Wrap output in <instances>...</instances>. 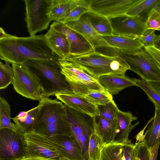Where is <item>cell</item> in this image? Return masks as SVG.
<instances>
[{"label": "cell", "instance_id": "obj_1", "mask_svg": "<svg viewBox=\"0 0 160 160\" xmlns=\"http://www.w3.org/2000/svg\"><path fill=\"white\" fill-rule=\"evenodd\" d=\"M0 58L12 64L31 59L58 62L59 59L50 48L43 34L28 37L12 35L0 40Z\"/></svg>", "mask_w": 160, "mask_h": 160}, {"label": "cell", "instance_id": "obj_2", "mask_svg": "<svg viewBox=\"0 0 160 160\" xmlns=\"http://www.w3.org/2000/svg\"><path fill=\"white\" fill-rule=\"evenodd\" d=\"M39 102L41 107L32 132L50 138L73 137L63 103L48 97H43Z\"/></svg>", "mask_w": 160, "mask_h": 160}, {"label": "cell", "instance_id": "obj_3", "mask_svg": "<svg viewBox=\"0 0 160 160\" xmlns=\"http://www.w3.org/2000/svg\"><path fill=\"white\" fill-rule=\"evenodd\" d=\"M24 63L38 80L43 97L49 98L58 94L74 93L62 72L58 62L31 59Z\"/></svg>", "mask_w": 160, "mask_h": 160}, {"label": "cell", "instance_id": "obj_4", "mask_svg": "<svg viewBox=\"0 0 160 160\" xmlns=\"http://www.w3.org/2000/svg\"><path fill=\"white\" fill-rule=\"evenodd\" d=\"M66 59L80 65L98 78L106 75H125L130 69L126 61L120 55H109L97 51Z\"/></svg>", "mask_w": 160, "mask_h": 160}, {"label": "cell", "instance_id": "obj_5", "mask_svg": "<svg viewBox=\"0 0 160 160\" xmlns=\"http://www.w3.org/2000/svg\"><path fill=\"white\" fill-rule=\"evenodd\" d=\"M62 72L70 85L74 93L84 97L92 92L105 90L98 78L80 65L68 59H59Z\"/></svg>", "mask_w": 160, "mask_h": 160}, {"label": "cell", "instance_id": "obj_6", "mask_svg": "<svg viewBox=\"0 0 160 160\" xmlns=\"http://www.w3.org/2000/svg\"><path fill=\"white\" fill-rule=\"evenodd\" d=\"M64 106L72 135L80 147L84 160H88L89 138L94 132L93 117Z\"/></svg>", "mask_w": 160, "mask_h": 160}, {"label": "cell", "instance_id": "obj_7", "mask_svg": "<svg viewBox=\"0 0 160 160\" xmlns=\"http://www.w3.org/2000/svg\"><path fill=\"white\" fill-rule=\"evenodd\" d=\"M52 0H24L25 21L30 36L48 28L52 21L48 13Z\"/></svg>", "mask_w": 160, "mask_h": 160}, {"label": "cell", "instance_id": "obj_8", "mask_svg": "<svg viewBox=\"0 0 160 160\" xmlns=\"http://www.w3.org/2000/svg\"><path fill=\"white\" fill-rule=\"evenodd\" d=\"M24 135L26 146L24 159L60 160L61 156L50 138L33 132Z\"/></svg>", "mask_w": 160, "mask_h": 160}, {"label": "cell", "instance_id": "obj_9", "mask_svg": "<svg viewBox=\"0 0 160 160\" xmlns=\"http://www.w3.org/2000/svg\"><path fill=\"white\" fill-rule=\"evenodd\" d=\"M14 76L12 82L17 92L27 98L40 101L43 98L37 78L24 63L12 64Z\"/></svg>", "mask_w": 160, "mask_h": 160}, {"label": "cell", "instance_id": "obj_10", "mask_svg": "<svg viewBox=\"0 0 160 160\" xmlns=\"http://www.w3.org/2000/svg\"><path fill=\"white\" fill-rule=\"evenodd\" d=\"M129 65L130 70L147 81H160V68L152 60L143 48L128 54L119 55Z\"/></svg>", "mask_w": 160, "mask_h": 160}, {"label": "cell", "instance_id": "obj_11", "mask_svg": "<svg viewBox=\"0 0 160 160\" xmlns=\"http://www.w3.org/2000/svg\"><path fill=\"white\" fill-rule=\"evenodd\" d=\"M26 147L24 134L18 130H0V160H23Z\"/></svg>", "mask_w": 160, "mask_h": 160}, {"label": "cell", "instance_id": "obj_12", "mask_svg": "<svg viewBox=\"0 0 160 160\" xmlns=\"http://www.w3.org/2000/svg\"><path fill=\"white\" fill-rule=\"evenodd\" d=\"M146 19L140 15L130 16L124 14L108 19L113 35L138 38L147 29Z\"/></svg>", "mask_w": 160, "mask_h": 160}, {"label": "cell", "instance_id": "obj_13", "mask_svg": "<svg viewBox=\"0 0 160 160\" xmlns=\"http://www.w3.org/2000/svg\"><path fill=\"white\" fill-rule=\"evenodd\" d=\"M141 0H91L89 11L108 19L125 14Z\"/></svg>", "mask_w": 160, "mask_h": 160}, {"label": "cell", "instance_id": "obj_14", "mask_svg": "<svg viewBox=\"0 0 160 160\" xmlns=\"http://www.w3.org/2000/svg\"><path fill=\"white\" fill-rule=\"evenodd\" d=\"M69 27L78 32L92 45L96 51L99 48L107 49L118 54L120 52L110 46L105 40L103 36L98 32L91 25L85 14L77 21L65 23Z\"/></svg>", "mask_w": 160, "mask_h": 160}, {"label": "cell", "instance_id": "obj_15", "mask_svg": "<svg viewBox=\"0 0 160 160\" xmlns=\"http://www.w3.org/2000/svg\"><path fill=\"white\" fill-rule=\"evenodd\" d=\"M50 27L66 35L69 44L70 56H82L96 51L86 38L65 23L55 21Z\"/></svg>", "mask_w": 160, "mask_h": 160}, {"label": "cell", "instance_id": "obj_16", "mask_svg": "<svg viewBox=\"0 0 160 160\" xmlns=\"http://www.w3.org/2000/svg\"><path fill=\"white\" fill-rule=\"evenodd\" d=\"M57 99L68 107L92 117L99 116L97 105L88 100L84 97L75 93L58 94Z\"/></svg>", "mask_w": 160, "mask_h": 160}, {"label": "cell", "instance_id": "obj_17", "mask_svg": "<svg viewBox=\"0 0 160 160\" xmlns=\"http://www.w3.org/2000/svg\"><path fill=\"white\" fill-rule=\"evenodd\" d=\"M93 122L94 133L101 139L104 145L114 141L119 132L117 118L109 120L97 116L93 117Z\"/></svg>", "mask_w": 160, "mask_h": 160}, {"label": "cell", "instance_id": "obj_18", "mask_svg": "<svg viewBox=\"0 0 160 160\" xmlns=\"http://www.w3.org/2000/svg\"><path fill=\"white\" fill-rule=\"evenodd\" d=\"M44 36L50 48L59 58L64 59L70 57L69 44L65 34L50 27Z\"/></svg>", "mask_w": 160, "mask_h": 160}, {"label": "cell", "instance_id": "obj_19", "mask_svg": "<svg viewBox=\"0 0 160 160\" xmlns=\"http://www.w3.org/2000/svg\"><path fill=\"white\" fill-rule=\"evenodd\" d=\"M58 149L61 158L84 160L80 147L72 137L61 136L50 138Z\"/></svg>", "mask_w": 160, "mask_h": 160}, {"label": "cell", "instance_id": "obj_20", "mask_svg": "<svg viewBox=\"0 0 160 160\" xmlns=\"http://www.w3.org/2000/svg\"><path fill=\"white\" fill-rule=\"evenodd\" d=\"M98 80L103 88L112 96L117 94L126 88L136 86L134 78H130L125 75H104L99 77Z\"/></svg>", "mask_w": 160, "mask_h": 160}, {"label": "cell", "instance_id": "obj_21", "mask_svg": "<svg viewBox=\"0 0 160 160\" xmlns=\"http://www.w3.org/2000/svg\"><path fill=\"white\" fill-rule=\"evenodd\" d=\"M103 37L110 46L122 54L132 53L141 50L144 47L138 37L114 35Z\"/></svg>", "mask_w": 160, "mask_h": 160}, {"label": "cell", "instance_id": "obj_22", "mask_svg": "<svg viewBox=\"0 0 160 160\" xmlns=\"http://www.w3.org/2000/svg\"><path fill=\"white\" fill-rule=\"evenodd\" d=\"M117 118L119 125V132L113 141L123 144L129 141V134L139 122L132 125V122L137 120V117L133 116L130 112H124L119 110L118 112Z\"/></svg>", "mask_w": 160, "mask_h": 160}, {"label": "cell", "instance_id": "obj_23", "mask_svg": "<svg viewBox=\"0 0 160 160\" xmlns=\"http://www.w3.org/2000/svg\"><path fill=\"white\" fill-rule=\"evenodd\" d=\"M41 104L27 111H21L12 118L17 128L24 134L32 132Z\"/></svg>", "mask_w": 160, "mask_h": 160}, {"label": "cell", "instance_id": "obj_24", "mask_svg": "<svg viewBox=\"0 0 160 160\" xmlns=\"http://www.w3.org/2000/svg\"><path fill=\"white\" fill-rule=\"evenodd\" d=\"M78 0H52L48 15L52 20L61 22L76 7Z\"/></svg>", "mask_w": 160, "mask_h": 160}, {"label": "cell", "instance_id": "obj_25", "mask_svg": "<svg viewBox=\"0 0 160 160\" xmlns=\"http://www.w3.org/2000/svg\"><path fill=\"white\" fill-rule=\"evenodd\" d=\"M152 122L148 127L144 135L142 136L139 133L140 138L137 137L136 139L143 140L148 148L153 147L156 142L160 128V110L155 108L154 116Z\"/></svg>", "mask_w": 160, "mask_h": 160}, {"label": "cell", "instance_id": "obj_26", "mask_svg": "<svg viewBox=\"0 0 160 160\" xmlns=\"http://www.w3.org/2000/svg\"><path fill=\"white\" fill-rule=\"evenodd\" d=\"M94 29L102 36L113 35V30L109 19L91 11L85 13Z\"/></svg>", "mask_w": 160, "mask_h": 160}, {"label": "cell", "instance_id": "obj_27", "mask_svg": "<svg viewBox=\"0 0 160 160\" xmlns=\"http://www.w3.org/2000/svg\"><path fill=\"white\" fill-rule=\"evenodd\" d=\"M10 106L3 98L0 97V130L7 128L17 131L15 124L11 122Z\"/></svg>", "mask_w": 160, "mask_h": 160}, {"label": "cell", "instance_id": "obj_28", "mask_svg": "<svg viewBox=\"0 0 160 160\" xmlns=\"http://www.w3.org/2000/svg\"><path fill=\"white\" fill-rule=\"evenodd\" d=\"M122 144L113 141L104 146L99 160H121Z\"/></svg>", "mask_w": 160, "mask_h": 160}, {"label": "cell", "instance_id": "obj_29", "mask_svg": "<svg viewBox=\"0 0 160 160\" xmlns=\"http://www.w3.org/2000/svg\"><path fill=\"white\" fill-rule=\"evenodd\" d=\"M91 0H78L77 5L60 22L66 23L78 20L81 17L89 11Z\"/></svg>", "mask_w": 160, "mask_h": 160}, {"label": "cell", "instance_id": "obj_30", "mask_svg": "<svg viewBox=\"0 0 160 160\" xmlns=\"http://www.w3.org/2000/svg\"><path fill=\"white\" fill-rule=\"evenodd\" d=\"M104 146L101 139L94 132H92L89 138L88 160H99Z\"/></svg>", "mask_w": 160, "mask_h": 160}, {"label": "cell", "instance_id": "obj_31", "mask_svg": "<svg viewBox=\"0 0 160 160\" xmlns=\"http://www.w3.org/2000/svg\"><path fill=\"white\" fill-rule=\"evenodd\" d=\"M160 1V0H141L125 14L130 16H135L140 15L143 12L148 13Z\"/></svg>", "mask_w": 160, "mask_h": 160}, {"label": "cell", "instance_id": "obj_32", "mask_svg": "<svg viewBox=\"0 0 160 160\" xmlns=\"http://www.w3.org/2000/svg\"><path fill=\"white\" fill-rule=\"evenodd\" d=\"M136 86L143 90L149 99L155 105V108L160 110V94L152 89L147 82L142 79L134 78Z\"/></svg>", "mask_w": 160, "mask_h": 160}, {"label": "cell", "instance_id": "obj_33", "mask_svg": "<svg viewBox=\"0 0 160 160\" xmlns=\"http://www.w3.org/2000/svg\"><path fill=\"white\" fill-rule=\"evenodd\" d=\"M9 63L0 62V89H4L12 83L14 76L13 69Z\"/></svg>", "mask_w": 160, "mask_h": 160}, {"label": "cell", "instance_id": "obj_34", "mask_svg": "<svg viewBox=\"0 0 160 160\" xmlns=\"http://www.w3.org/2000/svg\"><path fill=\"white\" fill-rule=\"evenodd\" d=\"M84 97L96 105H104L113 100L112 96L106 90L91 92Z\"/></svg>", "mask_w": 160, "mask_h": 160}, {"label": "cell", "instance_id": "obj_35", "mask_svg": "<svg viewBox=\"0 0 160 160\" xmlns=\"http://www.w3.org/2000/svg\"><path fill=\"white\" fill-rule=\"evenodd\" d=\"M97 106L99 116L101 117L109 120H113L117 118L119 109L113 100L105 105Z\"/></svg>", "mask_w": 160, "mask_h": 160}, {"label": "cell", "instance_id": "obj_36", "mask_svg": "<svg viewBox=\"0 0 160 160\" xmlns=\"http://www.w3.org/2000/svg\"><path fill=\"white\" fill-rule=\"evenodd\" d=\"M121 160H138L137 144L131 140L122 144L121 151Z\"/></svg>", "mask_w": 160, "mask_h": 160}, {"label": "cell", "instance_id": "obj_37", "mask_svg": "<svg viewBox=\"0 0 160 160\" xmlns=\"http://www.w3.org/2000/svg\"><path fill=\"white\" fill-rule=\"evenodd\" d=\"M147 29L160 31V12L152 8L148 13L146 21Z\"/></svg>", "mask_w": 160, "mask_h": 160}, {"label": "cell", "instance_id": "obj_38", "mask_svg": "<svg viewBox=\"0 0 160 160\" xmlns=\"http://www.w3.org/2000/svg\"><path fill=\"white\" fill-rule=\"evenodd\" d=\"M155 31L153 29H147L141 36L138 37L144 47L154 46L158 36L155 34Z\"/></svg>", "mask_w": 160, "mask_h": 160}, {"label": "cell", "instance_id": "obj_39", "mask_svg": "<svg viewBox=\"0 0 160 160\" xmlns=\"http://www.w3.org/2000/svg\"><path fill=\"white\" fill-rule=\"evenodd\" d=\"M136 143L138 150V160H148V149L144 142L142 140H138Z\"/></svg>", "mask_w": 160, "mask_h": 160}, {"label": "cell", "instance_id": "obj_40", "mask_svg": "<svg viewBox=\"0 0 160 160\" xmlns=\"http://www.w3.org/2000/svg\"><path fill=\"white\" fill-rule=\"evenodd\" d=\"M143 48L152 60L160 68V50L154 46L144 47Z\"/></svg>", "mask_w": 160, "mask_h": 160}, {"label": "cell", "instance_id": "obj_41", "mask_svg": "<svg viewBox=\"0 0 160 160\" xmlns=\"http://www.w3.org/2000/svg\"><path fill=\"white\" fill-rule=\"evenodd\" d=\"M160 144V138L158 139L156 142L153 147L148 148V160H157Z\"/></svg>", "mask_w": 160, "mask_h": 160}, {"label": "cell", "instance_id": "obj_42", "mask_svg": "<svg viewBox=\"0 0 160 160\" xmlns=\"http://www.w3.org/2000/svg\"><path fill=\"white\" fill-rule=\"evenodd\" d=\"M150 86L160 94V81H147Z\"/></svg>", "mask_w": 160, "mask_h": 160}, {"label": "cell", "instance_id": "obj_43", "mask_svg": "<svg viewBox=\"0 0 160 160\" xmlns=\"http://www.w3.org/2000/svg\"><path fill=\"white\" fill-rule=\"evenodd\" d=\"M12 35L6 33L2 28H0V40L9 38L12 37Z\"/></svg>", "mask_w": 160, "mask_h": 160}, {"label": "cell", "instance_id": "obj_44", "mask_svg": "<svg viewBox=\"0 0 160 160\" xmlns=\"http://www.w3.org/2000/svg\"><path fill=\"white\" fill-rule=\"evenodd\" d=\"M153 46L157 49L160 50V35H158Z\"/></svg>", "mask_w": 160, "mask_h": 160}, {"label": "cell", "instance_id": "obj_45", "mask_svg": "<svg viewBox=\"0 0 160 160\" xmlns=\"http://www.w3.org/2000/svg\"><path fill=\"white\" fill-rule=\"evenodd\" d=\"M153 8L160 12V1Z\"/></svg>", "mask_w": 160, "mask_h": 160}, {"label": "cell", "instance_id": "obj_46", "mask_svg": "<svg viewBox=\"0 0 160 160\" xmlns=\"http://www.w3.org/2000/svg\"><path fill=\"white\" fill-rule=\"evenodd\" d=\"M60 160H78V159H68L64 157H62L61 158Z\"/></svg>", "mask_w": 160, "mask_h": 160}, {"label": "cell", "instance_id": "obj_47", "mask_svg": "<svg viewBox=\"0 0 160 160\" xmlns=\"http://www.w3.org/2000/svg\"><path fill=\"white\" fill-rule=\"evenodd\" d=\"M23 160H46L39 159H32V158H26L24 159Z\"/></svg>", "mask_w": 160, "mask_h": 160}, {"label": "cell", "instance_id": "obj_48", "mask_svg": "<svg viewBox=\"0 0 160 160\" xmlns=\"http://www.w3.org/2000/svg\"><path fill=\"white\" fill-rule=\"evenodd\" d=\"M160 138V128L159 132V134H158V138Z\"/></svg>", "mask_w": 160, "mask_h": 160}]
</instances>
